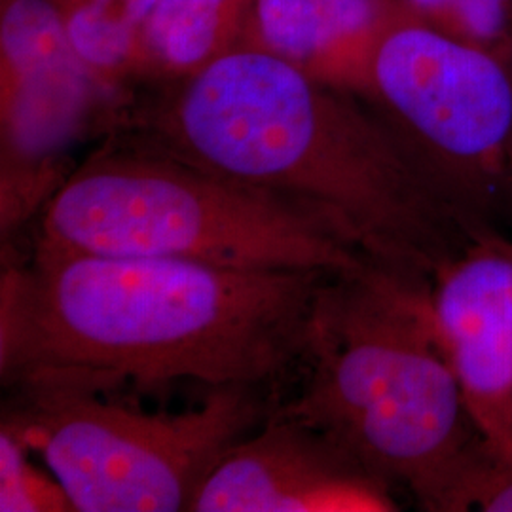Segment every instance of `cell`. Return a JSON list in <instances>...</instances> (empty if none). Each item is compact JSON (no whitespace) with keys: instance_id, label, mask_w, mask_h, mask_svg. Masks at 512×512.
I'll use <instances>...</instances> for the list:
<instances>
[{"instance_id":"8992f818","label":"cell","mask_w":512,"mask_h":512,"mask_svg":"<svg viewBox=\"0 0 512 512\" xmlns=\"http://www.w3.org/2000/svg\"><path fill=\"white\" fill-rule=\"evenodd\" d=\"M2 427L63 484L76 512L190 511L224 452L268 420L279 397L260 387H209L200 406L147 412L114 393L16 387Z\"/></svg>"},{"instance_id":"5b68a950","label":"cell","mask_w":512,"mask_h":512,"mask_svg":"<svg viewBox=\"0 0 512 512\" xmlns=\"http://www.w3.org/2000/svg\"><path fill=\"white\" fill-rule=\"evenodd\" d=\"M403 143L473 228L512 226V59L452 37L391 0L323 65Z\"/></svg>"},{"instance_id":"9a60e30c","label":"cell","mask_w":512,"mask_h":512,"mask_svg":"<svg viewBox=\"0 0 512 512\" xmlns=\"http://www.w3.org/2000/svg\"><path fill=\"white\" fill-rule=\"evenodd\" d=\"M465 511L512 512V444L484 440L459 486L456 512Z\"/></svg>"},{"instance_id":"5bb4252c","label":"cell","mask_w":512,"mask_h":512,"mask_svg":"<svg viewBox=\"0 0 512 512\" xmlns=\"http://www.w3.org/2000/svg\"><path fill=\"white\" fill-rule=\"evenodd\" d=\"M33 450L10 429L0 431V511L76 512L54 473L46 475L31 461Z\"/></svg>"},{"instance_id":"6da1fadb","label":"cell","mask_w":512,"mask_h":512,"mask_svg":"<svg viewBox=\"0 0 512 512\" xmlns=\"http://www.w3.org/2000/svg\"><path fill=\"white\" fill-rule=\"evenodd\" d=\"M330 274L33 245L2 274V385L147 393L190 380L281 399Z\"/></svg>"},{"instance_id":"7c38bea8","label":"cell","mask_w":512,"mask_h":512,"mask_svg":"<svg viewBox=\"0 0 512 512\" xmlns=\"http://www.w3.org/2000/svg\"><path fill=\"white\" fill-rule=\"evenodd\" d=\"M158 0H55L76 55L90 71L126 63Z\"/></svg>"},{"instance_id":"4fadbf2b","label":"cell","mask_w":512,"mask_h":512,"mask_svg":"<svg viewBox=\"0 0 512 512\" xmlns=\"http://www.w3.org/2000/svg\"><path fill=\"white\" fill-rule=\"evenodd\" d=\"M440 31L512 59V0H399Z\"/></svg>"},{"instance_id":"8fae6325","label":"cell","mask_w":512,"mask_h":512,"mask_svg":"<svg viewBox=\"0 0 512 512\" xmlns=\"http://www.w3.org/2000/svg\"><path fill=\"white\" fill-rule=\"evenodd\" d=\"M236 0H158L143 38L158 61L192 71L219 55L226 21Z\"/></svg>"},{"instance_id":"7a4b0ae2","label":"cell","mask_w":512,"mask_h":512,"mask_svg":"<svg viewBox=\"0 0 512 512\" xmlns=\"http://www.w3.org/2000/svg\"><path fill=\"white\" fill-rule=\"evenodd\" d=\"M116 135L321 209L374 262L427 281L478 230L357 93L268 48H226L181 73Z\"/></svg>"},{"instance_id":"30bf717a","label":"cell","mask_w":512,"mask_h":512,"mask_svg":"<svg viewBox=\"0 0 512 512\" xmlns=\"http://www.w3.org/2000/svg\"><path fill=\"white\" fill-rule=\"evenodd\" d=\"M391 0H256L264 48L306 67L366 33Z\"/></svg>"},{"instance_id":"277c9868","label":"cell","mask_w":512,"mask_h":512,"mask_svg":"<svg viewBox=\"0 0 512 512\" xmlns=\"http://www.w3.org/2000/svg\"><path fill=\"white\" fill-rule=\"evenodd\" d=\"M33 245L270 272H346L374 262L329 213L120 135L55 188Z\"/></svg>"},{"instance_id":"52a82bcc","label":"cell","mask_w":512,"mask_h":512,"mask_svg":"<svg viewBox=\"0 0 512 512\" xmlns=\"http://www.w3.org/2000/svg\"><path fill=\"white\" fill-rule=\"evenodd\" d=\"M397 492L321 431L268 416L224 452L188 512H393Z\"/></svg>"},{"instance_id":"ba28073f","label":"cell","mask_w":512,"mask_h":512,"mask_svg":"<svg viewBox=\"0 0 512 512\" xmlns=\"http://www.w3.org/2000/svg\"><path fill=\"white\" fill-rule=\"evenodd\" d=\"M440 340L476 427L512 444V238L478 228L431 281Z\"/></svg>"},{"instance_id":"3957f363","label":"cell","mask_w":512,"mask_h":512,"mask_svg":"<svg viewBox=\"0 0 512 512\" xmlns=\"http://www.w3.org/2000/svg\"><path fill=\"white\" fill-rule=\"evenodd\" d=\"M270 414L321 431L421 511L456 512L484 444L440 340L431 281L378 262L325 279L296 378Z\"/></svg>"},{"instance_id":"9c48e42d","label":"cell","mask_w":512,"mask_h":512,"mask_svg":"<svg viewBox=\"0 0 512 512\" xmlns=\"http://www.w3.org/2000/svg\"><path fill=\"white\" fill-rule=\"evenodd\" d=\"M4 141L35 154L59 145L88 95V65L76 55L55 0H2Z\"/></svg>"}]
</instances>
